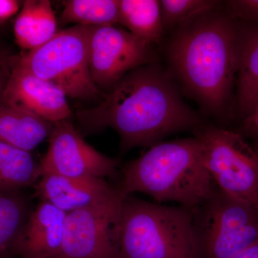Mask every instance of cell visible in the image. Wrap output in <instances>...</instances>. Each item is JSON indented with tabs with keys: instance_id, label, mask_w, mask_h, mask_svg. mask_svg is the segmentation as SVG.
Segmentation results:
<instances>
[{
	"instance_id": "ac0fdd59",
	"label": "cell",
	"mask_w": 258,
	"mask_h": 258,
	"mask_svg": "<svg viewBox=\"0 0 258 258\" xmlns=\"http://www.w3.org/2000/svg\"><path fill=\"white\" fill-rule=\"evenodd\" d=\"M30 152L0 142V194L15 192L41 177Z\"/></svg>"
},
{
	"instance_id": "8992f818",
	"label": "cell",
	"mask_w": 258,
	"mask_h": 258,
	"mask_svg": "<svg viewBox=\"0 0 258 258\" xmlns=\"http://www.w3.org/2000/svg\"><path fill=\"white\" fill-rule=\"evenodd\" d=\"M194 134L217 187L231 198L258 206V153L254 148L233 129L220 125L205 123Z\"/></svg>"
},
{
	"instance_id": "52a82bcc",
	"label": "cell",
	"mask_w": 258,
	"mask_h": 258,
	"mask_svg": "<svg viewBox=\"0 0 258 258\" xmlns=\"http://www.w3.org/2000/svg\"><path fill=\"white\" fill-rule=\"evenodd\" d=\"M202 258H232L258 241V206L217 187L194 210Z\"/></svg>"
},
{
	"instance_id": "3957f363",
	"label": "cell",
	"mask_w": 258,
	"mask_h": 258,
	"mask_svg": "<svg viewBox=\"0 0 258 258\" xmlns=\"http://www.w3.org/2000/svg\"><path fill=\"white\" fill-rule=\"evenodd\" d=\"M125 196L142 193L158 203H176L195 210L211 197L216 185L204 164L195 137L159 142L122 168L118 186Z\"/></svg>"
},
{
	"instance_id": "7a4b0ae2",
	"label": "cell",
	"mask_w": 258,
	"mask_h": 258,
	"mask_svg": "<svg viewBox=\"0 0 258 258\" xmlns=\"http://www.w3.org/2000/svg\"><path fill=\"white\" fill-rule=\"evenodd\" d=\"M169 73L208 115L233 116L237 77V20L215 10L176 29L168 42Z\"/></svg>"
},
{
	"instance_id": "7c38bea8",
	"label": "cell",
	"mask_w": 258,
	"mask_h": 258,
	"mask_svg": "<svg viewBox=\"0 0 258 258\" xmlns=\"http://www.w3.org/2000/svg\"><path fill=\"white\" fill-rule=\"evenodd\" d=\"M118 186L96 177H72L42 174L35 186L40 201L53 205L66 214L99 203L111 196Z\"/></svg>"
},
{
	"instance_id": "44dd1931",
	"label": "cell",
	"mask_w": 258,
	"mask_h": 258,
	"mask_svg": "<svg viewBox=\"0 0 258 258\" xmlns=\"http://www.w3.org/2000/svg\"><path fill=\"white\" fill-rule=\"evenodd\" d=\"M161 20L165 32L176 30L222 8V2L217 0H161Z\"/></svg>"
},
{
	"instance_id": "6da1fadb",
	"label": "cell",
	"mask_w": 258,
	"mask_h": 258,
	"mask_svg": "<svg viewBox=\"0 0 258 258\" xmlns=\"http://www.w3.org/2000/svg\"><path fill=\"white\" fill-rule=\"evenodd\" d=\"M88 132L111 127L120 137L121 154L152 147L171 134L195 132L205 124L190 108L169 71L157 62L133 70L105 93L98 106L77 112Z\"/></svg>"
},
{
	"instance_id": "e0dca14e",
	"label": "cell",
	"mask_w": 258,
	"mask_h": 258,
	"mask_svg": "<svg viewBox=\"0 0 258 258\" xmlns=\"http://www.w3.org/2000/svg\"><path fill=\"white\" fill-rule=\"evenodd\" d=\"M119 24L153 46L166 32L158 0H119Z\"/></svg>"
},
{
	"instance_id": "484cf974",
	"label": "cell",
	"mask_w": 258,
	"mask_h": 258,
	"mask_svg": "<svg viewBox=\"0 0 258 258\" xmlns=\"http://www.w3.org/2000/svg\"><path fill=\"white\" fill-rule=\"evenodd\" d=\"M10 74H11V72H10ZM10 74L5 69L4 64L0 62V98L3 97Z\"/></svg>"
},
{
	"instance_id": "ba28073f",
	"label": "cell",
	"mask_w": 258,
	"mask_h": 258,
	"mask_svg": "<svg viewBox=\"0 0 258 258\" xmlns=\"http://www.w3.org/2000/svg\"><path fill=\"white\" fill-rule=\"evenodd\" d=\"M120 188L99 203L67 214L55 258H120V221L125 198Z\"/></svg>"
},
{
	"instance_id": "9a60e30c",
	"label": "cell",
	"mask_w": 258,
	"mask_h": 258,
	"mask_svg": "<svg viewBox=\"0 0 258 258\" xmlns=\"http://www.w3.org/2000/svg\"><path fill=\"white\" fill-rule=\"evenodd\" d=\"M55 123L0 98V142L30 152L48 139Z\"/></svg>"
},
{
	"instance_id": "d4e9b609",
	"label": "cell",
	"mask_w": 258,
	"mask_h": 258,
	"mask_svg": "<svg viewBox=\"0 0 258 258\" xmlns=\"http://www.w3.org/2000/svg\"><path fill=\"white\" fill-rule=\"evenodd\" d=\"M232 258H258V241Z\"/></svg>"
},
{
	"instance_id": "2e32d148",
	"label": "cell",
	"mask_w": 258,
	"mask_h": 258,
	"mask_svg": "<svg viewBox=\"0 0 258 258\" xmlns=\"http://www.w3.org/2000/svg\"><path fill=\"white\" fill-rule=\"evenodd\" d=\"M17 44L26 50L40 47L57 33V20L48 0H27L14 25Z\"/></svg>"
},
{
	"instance_id": "277c9868",
	"label": "cell",
	"mask_w": 258,
	"mask_h": 258,
	"mask_svg": "<svg viewBox=\"0 0 258 258\" xmlns=\"http://www.w3.org/2000/svg\"><path fill=\"white\" fill-rule=\"evenodd\" d=\"M120 258H202L194 210L125 197Z\"/></svg>"
},
{
	"instance_id": "9c48e42d",
	"label": "cell",
	"mask_w": 258,
	"mask_h": 258,
	"mask_svg": "<svg viewBox=\"0 0 258 258\" xmlns=\"http://www.w3.org/2000/svg\"><path fill=\"white\" fill-rule=\"evenodd\" d=\"M89 69L99 89L109 91L120 79L144 64L157 62L153 45L115 25L90 27Z\"/></svg>"
},
{
	"instance_id": "4fadbf2b",
	"label": "cell",
	"mask_w": 258,
	"mask_h": 258,
	"mask_svg": "<svg viewBox=\"0 0 258 258\" xmlns=\"http://www.w3.org/2000/svg\"><path fill=\"white\" fill-rule=\"evenodd\" d=\"M67 214L41 202L29 215L13 249L23 258H55L60 252Z\"/></svg>"
},
{
	"instance_id": "cb8c5ba5",
	"label": "cell",
	"mask_w": 258,
	"mask_h": 258,
	"mask_svg": "<svg viewBox=\"0 0 258 258\" xmlns=\"http://www.w3.org/2000/svg\"><path fill=\"white\" fill-rule=\"evenodd\" d=\"M19 10V3L15 0H0V20L14 15Z\"/></svg>"
},
{
	"instance_id": "603a6c76",
	"label": "cell",
	"mask_w": 258,
	"mask_h": 258,
	"mask_svg": "<svg viewBox=\"0 0 258 258\" xmlns=\"http://www.w3.org/2000/svg\"><path fill=\"white\" fill-rule=\"evenodd\" d=\"M232 129L242 136L258 153V106L248 116Z\"/></svg>"
},
{
	"instance_id": "8fae6325",
	"label": "cell",
	"mask_w": 258,
	"mask_h": 258,
	"mask_svg": "<svg viewBox=\"0 0 258 258\" xmlns=\"http://www.w3.org/2000/svg\"><path fill=\"white\" fill-rule=\"evenodd\" d=\"M67 97L58 86L17 64L12 69L3 95L5 101L54 123L69 120L72 115Z\"/></svg>"
},
{
	"instance_id": "7402d4cb",
	"label": "cell",
	"mask_w": 258,
	"mask_h": 258,
	"mask_svg": "<svg viewBox=\"0 0 258 258\" xmlns=\"http://www.w3.org/2000/svg\"><path fill=\"white\" fill-rule=\"evenodd\" d=\"M225 10L236 20L258 22V0H230Z\"/></svg>"
},
{
	"instance_id": "5bb4252c",
	"label": "cell",
	"mask_w": 258,
	"mask_h": 258,
	"mask_svg": "<svg viewBox=\"0 0 258 258\" xmlns=\"http://www.w3.org/2000/svg\"><path fill=\"white\" fill-rule=\"evenodd\" d=\"M237 49L233 115L240 123L258 106V22L237 20Z\"/></svg>"
},
{
	"instance_id": "5b68a950",
	"label": "cell",
	"mask_w": 258,
	"mask_h": 258,
	"mask_svg": "<svg viewBox=\"0 0 258 258\" xmlns=\"http://www.w3.org/2000/svg\"><path fill=\"white\" fill-rule=\"evenodd\" d=\"M90 27L61 30L46 43L28 51L16 64L60 88L66 96L81 100L103 98L91 77L88 58Z\"/></svg>"
},
{
	"instance_id": "30bf717a",
	"label": "cell",
	"mask_w": 258,
	"mask_h": 258,
	"mask_svg": "<svg viewBox=\"0 0 258 258\" xmlns=\"http://www.w3.org/2000/svg\"><path fill=\"white\" fill-rule=\"evenodd\" d=\"M48 143L42 174L104 179L116 174L118 161L90 146L69 120L55 123Z\"/></svg>"
},
{
	"instance_id": "ffe728a7",
	"label": "cell",
	"mask_w": 258,
	"mask_h": 258,
	"mask_svg": "<svg viewBox=\"0 0 258 258\" xmlns=\"http://www.w3.org/2000/svg\"><path fill=\"white\" fill-rule=\"evenodd\" d=\"M28 217L26 203L19 191L0 194V258L14 254L15 241Z\"/></svg>"
},
{
	"instance_id": "d6986e66",
	"label": "cell",
	"mask_w": 258,
	"mask_h": 258,
	"mask_svg": "<svg viewBox=\"0 0 258 258\" xmlns=\"http://www.w3.org/2000/svg\"><path fill=\"white\" fill-rule=\"evenodd\" d=\"M63 24L103 26L119 24V0H69L60 16Z\"/></svg>"
}]
</instances>
